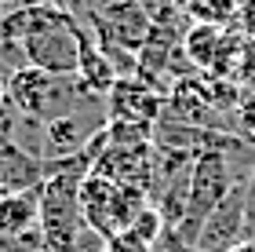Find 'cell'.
<instances>
[{
    "instance_id": "obj_1",
    "label": "cell",
    "mask_w": 255,
    "mask_h": 252,
    "mask_svg": "<svg viewBox=\"0 0 255 252\" xmlns=\"http://www.w3.org/2000/svg\"><path fill=\"white\" fill-rule=\"evenodd\" d=\"M4 99L11 102V110H15L18 117L48 124L55 117L77 113V102L91 99V95H84V91L77 88L73 77H55V73L37 70V66H18V70L7 73Z\"/></svg>"
},
{
    "instance_id": "obj_2",
    "label": "cell",
    "mask_w": 255,
    "mask_h": 252,
    "mask_svg": "<svg viewBox=\"0 0 255 252\" xmlns=\"http://www.w3.org/2000/svg\"><path fill=\"white\" fill-rule=\"evenodd\" d=\"M234 168H230L226 150H201L193 157V176H190V194H186V212H182V223L175 227V238L186 249L197 245V234H201L204 220L212 216V209L234 190ZM197 252V249H193Z\"/></svg>"
},
{
    "instance_id": "obj_3",
    "label": "cell",
    "mask_w": 255,
    "mask_h": 252,
    "mask_svg": "<svg viewBox=\"0 0 255 252\" xmlns=\"http://www.w3.org/2000/svg\"><path fill=\"white\" fill-rule=\"evenodd\" d=\"M149 198L135 187H121L106 176L88 172V179L80 183V216L84 227L99 238H110L113 231H124L131 223V216L142 209Z\"/></svg>"
},
{
    "instance_id": "obj_4",
    "label": "cell",
    "mask_w": 255,
    "mask_h": 252,
    "mask_svg": "<svg viewBox=\"0 0 255 252\" xmlns=\"http://www.w3.org/2000/svg\"><path fill=\"white\" fill-rule=\"evenodd\" d=\"M241 242H245V187H234L204 220L193 249L197 252H230Z\"/></svg>"
},
{
    "instance_id": "obj_5",
    "label": "cell",
    "mask_w": 255,
    "mask_h": 252,
    "mask_svg": "<svg viewBox=\"0 0 255 252\" xmlns=\"http://www.w3.org/2000/svg\"><path fill=\"white\" fill-rule=\"evenodd\" d=\"M164 102L153 88L138 84L135 77H117V84L106 95V113L110 121H131V124H157Z\"/></svg>"
},
{
    "instance_id": "obj_6",
    "label": "cell",
    "mask_w": 255,
    "mask_h": 252,
    "mask_svg": "<svg viewBox=\"0 0 255 252\" xmlns=\"http://www.w3.org/2000/svg\"><path fill=\"white\" fill-rule=\"evenodd\" d=\"M44 183V157L26 150L22 143H0V194L40 190Z\"/></svg>"
},
{
    "instance_id": "obj_7",
    "label": "cell",
    "mask_w": 255,
    "mask_h": 252,
    "mask_svg": "<svg viewBox=\"0 0 255 252\" xmlns=\"http://www.w3.org/2000/svg\"><path fill=\"white\" fill-rule=\"evenodd\" d=\"M40 234V190L0 194V238L29 242Z\"/></svg>"
},
{
    "instance_id": "obj_8",
    "label": "cell",
    "mask_w": 255,
    "mask_h": 252,
    "mask_svg": "<svg viewBox=\"0 0 255 252\" xmlns=\"http://www.w3.org/2000/svg\"><path fill=\"white\" fill-rule=\"evenodd\" d=\"M73 81L91 99L95 95H110V88L117 84V70H113V62L106 59V51L99 48V40H91V33H88L84 48H80V66H77Z\"/></svg>"
},
{
    "instance_id": "obj_9",
    "label": "cell",
    "mask_w": 255,
    "mask_h": 252,
    "mask_svg": "<svg viewBox=\"0 0 255 252\" xmlns=\"http://www.w3.org/2000/svg\"><path fill=\"white\" fill-rule=\"evenodd\" d=\"M128 231H131V234H138L146 245H153V249H157V245H160V238L168 234V223H164V216H160V209H157V205H153V201H146L142 209H138V212L131 216Z\"/></svg>"
},
{
    "instance_id": "obj_10",
    "label": "cell",
    "mask_w": 255,
    "mask_h": 252,
    "mask_svg": "<svg viewBox=\"0 0 255 252\" xmlns=\"http://www.w3.org/2000/svg\"><path fill=\"white\" fill-rule=\"evenodd\" d=\"M215 44H219V29L215 26H197L190 37H186V51H190L193 62L208 66V62L215 59Z\"/></svg>"
},
{
    "instance_id": "obj_11",
    "label": "cell",
    "mask_w": 255,
    "mask_h": 252,
    "mask_svg": "<svg viewBox=\"0 0 255 252\" xmlns=\"http://www.w3.org/2000/svg\"><path fill=\"white\" fill-rule=\"evenodd\" d=\"M102 252H153V245H146L138 234L124 227V231H113L110 238H102Z\"/></svg>"
},
{
    "instance_id": "obj_12",
    "label": "cell",
    "mask_w": 255,
    "mask_h": 252,
    "mask_svg": "<svg viewBox=\"0 0 255 252\" xmlns=\"http://www.w3.org/2000/svg\"><path fill=\"white\" fill-rule=\"evenodd\" d=\"M245 242H255V172L245 187Z\"/></svg>"
},
{
    "instance_id": "obj_13",
    "label": "cell",
    "mask_w": 255,
    "mask_h": 252,
    "mask_svg": "<svg viewBox=\"0 0 255 252\" xmlns=\"http://www.w3.org/2000/svg\"><path fill=\"white\" fill-rule=\"evenodd\" d=\"M241 18H245L248 29H255V0H245V4H241Z\"/></svg>"
},
{
    "instance_id": "obj_14",
    "label": "cell",
    "mask_w": 255,
    "mask_h": 252,
    "mask_svg": "<svg viewBox=\"0 0 255 252\" xmlns=\"http://www.w3.org/2000/svg\"><path fill=\"white\" fill-rule=\"evenodd\" d=\"M230 252H255V242H241V245H234Z\"/></svg>"
},
{
    "instance_id": "obj_15",
    "label": "cell",
    "mask_w": 255,
    "mask_h": 252,
    "mask_svg": "<svg viewBox=\"0 0 255 252\" xmlns=\"http://www.w3.org/2000/svg\"><path fill=\"white\" fill-rule=\"evenodd\" d=\"M4 91H7V73L0 70V102H4Z\"/></svg>"
},
{
    "instance_id": "obj_16",
    "label": "cell",
    "mask_w": 255,
    "mask_h": 252,
    "mask_svg": "<svg viewBox=\"0 0 255 252\" xmlns=\"http://www.w3.org/2000/svg\"><path fill=\"white\" fill-rule=\"evenodd\" d=\"M95 252H102V245H99V249H95Z\"/></svg>"
}]
</instances>
